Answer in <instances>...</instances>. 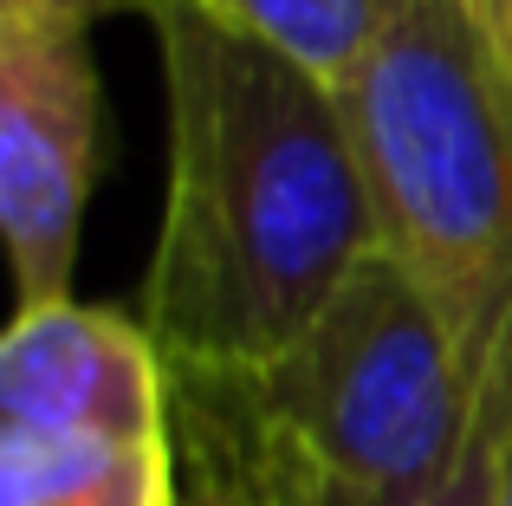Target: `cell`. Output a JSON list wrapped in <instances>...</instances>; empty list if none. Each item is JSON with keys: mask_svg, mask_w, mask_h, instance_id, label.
I'll list each match as a JSON object with an SVG mask.
<instances>
[{"mask_svg": "<svg viewBox=\"0 0 512 506\" xmlns=\"http://www.w3.org/2000/svg\"><path fill=\"white\" fill-rule=\"evenodd\" d=\"M169 85V195L143 273V331L169 377H253L376 253L350 124L331 85L221 26L201 0H156Z\"/></svg>", "mask_w": 512, "mask_h": 506, "instance_id": "1", "label": "cell"}, {"mask_svg": "<svg viewBox=\"0 0 512 506\" xmlns=\"http://www.w3.org/2000/svg\"><path fill=\"white\" fill-rule=\"evenodd\" d=\"M376 247L428 292L480 396L512 429V78L454 0H402L338 85Z\"/></svg>", "mask_w": 512, "mask_h": 506, "instance_id": "2", "label": "cell"}, {"mask_svg": "<svg viewBox=\"0 0 512 506\" xmlns=\"http://www.w3.org/2000/svg\"><path fill=\"white\" fill-rule=\"evenodd\" d=\"M279 461L344 506H409L480 442V396L428 292L383 247L247 377Z\"/></svg>", "mask_w": 512, "mask_h": 506, "instance_id": "3", "label": "cell"}, {"mask_svg": "<svg viewBox=\"0 0 512 506\" xmlns=\"http://www.w3.org/2000/svg\"><path fill=\"white\" fill-rule=\"evenodd\" d=\"M91 176H98L91 33L0 20V228L20 312L72 299Z\"/></svg>", "mask_w": 512, "mask_h": 506, "instance_id": "4", "label": "cell"}, {"mask_svg": "<svg viewBox=\"0 0 512 506\" xmlns=\"http://www.w3.org/2000/svg\"><path fill=\"white\" fill-rule=\"evenodd\" d=\"M0 429L169 442L175 377L130 312L78 299L13 312L0 344Z\"/></svg>", "mask_w": 512, "mask_h": 506, "instance_id": "5", "label": "cell"}, {"mask_svg": "<svg viewBox=\"0 0 512 506\" xmlns=\"http://www.w3.org/2000/svg\"><path fill=\"white\" fill-rule=\"evenodd\" d=\"M0 506H175V435L111 442L0 429Z\"/></svg>", "mask_w": 512, "mask_h": 506, "instance_id": "6", "label": "cell"}, {"mask_svg": "<svg viewBox=\"0 0 512 506\" xmlns=\"http://www.w3.org/2000/svg\"><path fill=\"white\" fill-rule=\"evenodd\" d=\"M175 506H279L247 377H175Z\"/></svg>", "mask_w": 512, "mask_h": 506, "instance_id": "7", "label": "cell"}, {"mask_svg": "<svg viewBox=\"0 0 512 506\" xmlns=\"http://www.w3.org/2000/svg\"><path fill=\"white\" fill-rule=\"evenodd\" d=\"M221 26L273 46L279 59L305 65L318 85L338 91L370 46L389 33V20L402 13V0H201Z\"/></svg>", "mask_w": 512, "mask_h": 506, "instance_id": "8", "label": "cell"}, {"mask_svg": "<svg viewBox=\"0 0 512 506\" xmlns=\"http://www.w3.org/2000/svg\"><path fill=\"white\" fill-rule=\"evenodd\" d=\"M266 442H273V435H266ZM493 468H500V448H493V435H480L474 455L454 468V481H441L435 494H422L409 506H493ZM273 474H279V506H344V500L318 494L312 481H299V474L279 461V448H273Z\"/></svg>", "mask_w": 512, "mask_h": 506, "instance_id": "9", "label": "cell"}, {"mask_svg": "<svg viewBox=\"0 0 512 506\" xmlns=\"http://www.w3.org/2000/svg\"><path fill=\"white\" fill-rule=\"evenodd\" d=\"M117 7H143L150 13L156 0H0V20H20V26H65V33H91L104 13Z\"/></svg>", "mask_w": 512, "mask_h": 506, "instance_id": "10", "label": "cell"}, {"mask_svg": "<svg viewBox=\"0 0 512 506\" xmlns=\"http://www.w3.org/2000/svg\"><path fill=\"white\" fill-rule=\"evenodd\" d=\"M454 7L467 13V26H474L480 39H487L493 65L512 78V0H454Z\"/></svg>", "mask_w": 512, "mask_h": 506, "instance_id": "11", "label": "cell"}, {"mask_svg": "<svg viewBox=\"0 0 512 506\" xmlns=\"http://www.w3.org/2000/svg\"><path fill=\"white\" fill-rule=\"evenodd\" d=\"M493 448H500V468H493V506H512V429Z\"/></svg>", "mask_w": 512, "mask_h": 506, "instance_id": "12", "label": "cell"}]
</instances>
